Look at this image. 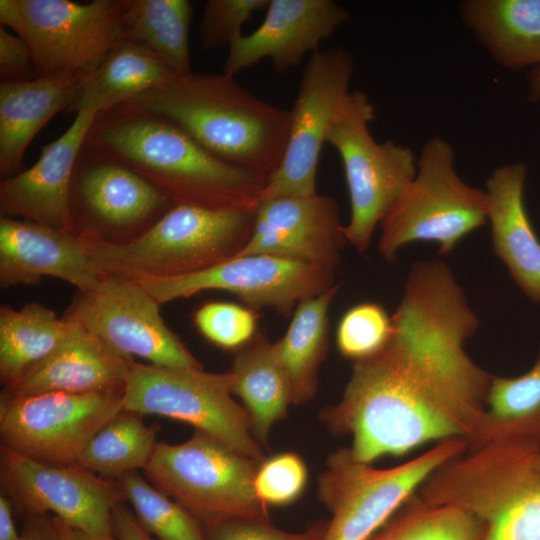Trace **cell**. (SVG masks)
Segmentation results:
<instances>
[{"instance_id": "1", "label": "cell", "mask_w": 540, "mask_h": 540, "mask_svg": "<svg viewBox=\"0 0 540 540\" xmlns=\"http://www.w3.org/2000/svg\"><path fill=\"white\" fill-rule=\"evenodd\" d=\"M484 404V386L473 373L392 334L381 351L354 362L340 401L319 415L333 434H350L353 457L371 464L434 440L468 442Z\"/></svg>"}, {"instance_id": "2", "label": "cell", "mask_w": 540, "mask_h": 540, "mask_svg": "<svg viewBox=\"0 0 540 540\" xmlns=\"http://www.w3.org/2000/svg\"><path fill=\"white\" fill-rule=\"evenodd\" d=\"M83 149L137 172L174 205L255 209L266 184L216 158L168 119L129 103L99 112Z\"/></svg>"}, {"instance_id": "3", "label": "cell", "mask_w": 540, "mask_h": 540, "mask_svg": "<svg viewBox=\"0 0 540 540\" xmlns=\"http://www.w3.org/2000/svg\"><path fill=\"white\" fill-rule=\"evenodd\" d=\"M176 124L216 158L266 181L287 144L289 110L226 73H191L125 102Z\"/></svg>"}, {"instance_id": "4", "label": "cell", "mask_w": 540, "mask_h": 540, "mask_svg": "<svg viewBox=\"0 0 540 540\" xmlns=\"http://www.w3.org/2000/svg\"><path fill=\"white\" fill-rule=\"evenodd\" d=\"M256 210L175 205L128 241H110L87 228L79 236L103 273L135 281L171 278L235 257L252 234Z\"/></svg>"}, {"instance_id": "5", "label": "cell", "mask_w": 540, "mask_h": 540, "mask_svg": "<svg viewBox=\"0 0 540 540\" xmlns=\"http://www.w3.org/2000/svg\"><path fill=\"white\" fill-rule=\"evenodd\" d=\"M539 448L490 442L468 449L421 486L430 504L456 505L485 523L482 540H540Z\"/></svg>"}, {"instance_id": "6", "label": "cell", "mask_w": 540, "mask_h": 540, "mask_svg": "<svg viewBox=\"0 0 540 540\" xmlns=\"http://www.w3.org/2000/svg\"><path fill=\"white\" fill-rule=\"evenodd\" d=\"M454 160L453 147L439 136L422 146L413 180L380 224L378 250L387 262L418 241L434 242L440 254H449L487 222L486 191L465 183Z\"/></svg>"}, {"instance_id": "7", "label": "cell", "mask_w": 540, "mask_h": 540, "mask_svg": "<svg viewBox=\"0 0 540 540\" xmlns=\"http://www.w3.org/2000/svg\"><path fill=\"white\" fill-rule=\"evenodd\" d=\"M375 110L368 96L350 91L339 106L326 143L343 163L350 200V219L343 225L347 243L365 252L377 226L394 207L417 171V159L406 146L378 143L369 124Z\"/></svg>"}, {"instance_id": "8", "label": "cell", "mask_w": 540, "mask_h": 540, "mask_svg": "<svg viewBox=\"0 0 540 540\" xmlns=\"http://www.w3.org/2000/svg\"><path fill=\"white\" fill-rule=\"evenodd\" d=\"M464 439H449L401 465L378 469L349 448L331 454L318 480V498L332 514L324 540H366L440 467L462 455Z\"/></svg>"}, {"instance_id": "9", "label": "cell", "mask_w": 540, "mask_h": 540, "mask_svg": "<svg viewBox=\"0 0 540 540\" xmlns=\"http://www.w3.org/2000/svg\"><path fill=\"white\" fill-rule=\"evenodd\" d=\"M259 464L200 430L185 442H158L144 469L146 479L201 524L269 515L256 496Z\"/></svg>"}, {"instance_id": "10", "label": "cell", "mask_w": 540, "mask_h": 540, "mask_svg": "<svg viewBox=\"0 0 540 540\" xmlns=\"http://www.w3.org/2000/svg\"><path fill=\"white\" fill-rule=\"evenodd\" d=\"M234 374L203 368L163 367L132 359L124 386L123 410L154 414L193 425L260 464L262 446L252 434L244 406L232 397Z\"/></svg>"}, {"instance_id": "11", "label": "cell", "mask_w": 540, "mask_h": 540, "mask_svg": "<svg viewBox=\"0 0 540 540\" xmlns=\"http://www.w3.org/2000/svg\"><path fill=\"white\" fill-rule=\"evenodd\" d=\"M125 0H0L1 26L28 44L36 78L91 76L123 40Z\"/></svg>"}, {"instance_id": "12", "label": "cell", "mask_w": 540, "mask_h": 540, "mask_svg": "<svg viewBox=\"0 0 540 540\" xmlns=\"http://www.w3.org/2000/svg\"><path fill=\"white\" fill-rule=\"evenodd\" d=\"M124 389L74 394L1 392V446L30 459L72 465L90 440L123 411Z\"/></svg>"}, {"instance_id": "13", "label": "cell", "mask_w": 540, "mask_h": 540, "mask_svg": "<svg viewBox=\"0 0 540 540\" xmlns=\"http://www.w3.org/2000/svg\"><path fill=\"white\" fill-rule=\"evenodd\" d=\"M158 301L138 282L103 273L78 291L62 318L97 336L126 358L163 367L203 368L162 319Z\"/></svg>"}, {"instance_id": "14", "label": "cell", "mask_w": 540, "mask_h": 540, "mask_svg": "<svg viewBox=\"0 0 540 540\" xmlns=\"http://www.w3.org/2000/svg\"><path fill=\"white\" fill-rule=\"evenodd\" d=\"M354 61L342 47L317 50L302 73L290 113L283 158L266 181L261 201L317 194L316 176L321 149L336 112L350 92Z\"/></svg>"}, {"instance_id": "15", "label": "cell", "mask_w": 540, "mask_h": 540, "mask_svg": "<svg viewBox=\"0 0 540 540\" xmlns=\"http://www.w3.org/2000/svg\"><path fill=\"white\" fill-rule=\"evenodd\" d=\"M1 493L24 517L53 514L93 535L113 538L112 510L125 502L117 480L76 465L42 463L0 446Z\"/></svg>"}, {"instance_id": "16", "label": "cell", "mask_w": 540, "mask_h": 540, "mask_svg": "<svg viewBox=\"0 0 540 540\" xmlns=\"http://www.w3.org/2000/svg\"><path fill=\"white\" fill-rule=\"evenodd\" d=\"M335 270L275 256L245 255L192 274L136 282L159 304L204 290H221L252 308L270 307L289 315L301 301L334 286Z\"/></svg>"}, {"instance_id": "17", "label": "cell", "mask_w": 540, "mask_h": 540, "mask_svg": "<svg viewBox=\"0 0 540 540\" xmlns=\"http://www.w3.org/2000/svg\"><path fill=\"white\" fill-rule=\"evenodd\" d=\"M78 232L92 229L107 240H131L175 205L127 166L83 149L71 190Z\"/></svg>"}, {"instance_id": "18", "label": "cell", "mask_w": 540, "mask_h": 540, "mask_svg": "<svg viewBox=\"0 0 540 540\" xmlns=\"http://www.w3.org/2000/svg\"><path fill=\"white\" fill-rule=\"evenodd\" d=\"M347 240L329 195L261 201L252 234L236 256L269 255L336 269Z\"/></svg>"}, {"instance_id": "19", "label": "cell", "mask_w": 540, "mask_h": 540, "mask_svg": "<svg viewBox=\"0 0 540 540\" xmlns=\"http://www.w3.org/2000/svg\"><path fill=\"white\" fill-rule=\"evenodd\" d=\"M97 114L91 110L77 113L60 137L42 147L30 168L1 180L2 216L79 233L72 210V182L79 154Z\"/></svg>"}, {"instance_id": "20", "label": "cell", "mask_w": 540, "mask_h": 540, "mask_svg": "<svg viewBox=\"0 0 540 540\" xmlns=\"http://www.w3.org/2000/svg\"><path fill=\"white\" fill-rule=\"evenodd\" d=\"M349 17L332 0H269L261 25L228 48L223 72L234 76L269 59L275 71L285 73L319 50Z\"/></svg>"}, {"instance_id": "21", "label": "cell", "mask_w": 540, "mask_h": 540, "mask_svg": "<svg viewBox=\"0 0 540 540\" xmlns=\"http://www.w3.org/2000/svg\"><path fill=\"white\" fill-rule=\"evenodd\" d=\"M101 272L90 259L79 233L23 219L0 218V286L38 285L49 276L78 291L92 288Z\"/></svg>"}, {"instance_id": "22", "label": "cell", "mask_w": 540, "mask_h": 540, "mask_svg": "<svg viewBox=\"0 0 540 540\" xmlns=\"http://www.w3.org/2000/svg\"><path fill=\"white\" fill-rule=\"evenodd\" d=\"M527 166L497 167L486 181L487 222L496 256L532 302L540 304V239L524 204Z\"/></svg>"}, {"instance_id": "23", "label": "cell", "mask_w": 540, "mask_h": 540, "mask_svg": "<svg viewBox=\"0 0 540 540\" xmlns=\"http://www.w3.org/2000/svg\"><path fill=\"white\" fill-rule=\"evenodd\" d=\"M72 324L68 337L51 355L26 371L12 388L2 392L20 396L123 390L133 358L120 355L94 334Z\"/></svg>"}, {"instance_id": "24", "label": "cell", "mask_w": 540, "mask_h": 540, "mask_svg": "<svg viewBox=\"0 0 540 540\" xmlns=\"http://www.w3.org/2000/svg\"><path fill=\"white\" fill-rule=\"evenodd\" d=\"M90 76L61 75L0 85V173L15 174L37 133L69 109Z\"/></svg>"}, {"instance_id": "25", "label": "cell", "mask_w": 540, "mask_h": 540, "mask_svg": "<svg viewBox=\"0 0 540 540\" xmlns=\"http://www.w3.org/2000/svg\"><path fill=\"white\" fill-rule=\"evenodd\" d=\"M460 15L501 66L540 65V0H467Z\"/></svg>"}, {"instance_id": "26", "label": "cell", "mask_w": 540, "mask_h": 540, "mask_svg": "<svg viewBox=\"0 0 540 540\" xmlns=\"http://www.w3.org/2000/svg\"><path fill=\"white\" fill-rule=\"evenodd\" d=\"M178 76L147 47L128 40L118 42L89 77L70 113H97L161 87Z\"/></svg>"}, {"instance_id": "27", "label": "cell", "mask_w": 540, "mask_h": 540, "mask_svg": "<svg viewBox=\"0 0 540 540\" xmlns=\"http://www.w3.org/2000/svg\"><path fill=\"white\" fill-rule=\"evenodd\" d=\"M231 372L233 395L244 403L252 422V434L268 446L272 426L284 419L292 404L287 374L275 352L274 343L261 335L236 350Z\"/></svg>"}, {"instance_id": "28", "label": "cell", "mask_w": 540, "mask_h": 540, "mask_svg": "<svg viewBox=\"0 0 540 540\" xmlns=\"http://www.w3.org/2000/svg\"><path fill=\"white\" fill-rule=\"evenodd\" d=\"M508 442L540 449V347L532 367L516 377L492 376L473 449Z\"/></svg>"}, {"instance_id": "29", "label": "cell", "mask_w": 540, "mask_h": 540, "mask_svg": "<svg viewBox=\"0 0 540 540\" xmlns=\"http://www.w3.org/2000/svg\"><path fill=\"white\" fill-rule=\"evenodd\" d=\"M340 284L301 301L275 352L291 387L292 404L311 400L318 388V374L328 349L329 308Z\"/></svg>"}, {"instance_id": "30", "label": "cell", "mask_w": 540, "mask_h": 540, "mask_svg": "<svg viewBox=\"0 0 540 540\" xmlns=\"http://www.w3.org/2000/svg\"><path fill=\"white\" fill-rule=\"evenodd\" d=\"M73 324L43 305L16 310L0 307V380L12 388L23 374L51 355L68 337Z\"/></svg>"}, {"instance_id": "31", "label": "cell", "mask_w": 540, "mask_h": 540, "mask_svg": "<svg viewBox=\"0 0 540 540\" xmlns=\"http://www.w3.org/2000/svg\"><path fill=\"white\" fill-rule=\"evenodd\" d=\"M193 7L188 0H125L123 40L141 44L178 76L192 73L189 31Z\"/></svg>"}, {"instance_id": "32", "label": "cell", "mask_w": 540, "mask_h": 540, "mask_svg": "<svg viewBox=\"0 0 540 540\" xmlns=\"http://www.w3.org/2000/svg\"><path fill=\"white\" fill-rule=\"evenodd\" d=\"M143 416L122 411L90 440L73 465L116 480L145 469L157 445L160 425H146Z\"/></svg>"}, {"instance_id": "33", "label": "cell", "mask_w": 540, "mask_h": 540, "mask_svg": "<svg viewBox=\"0 0 540 540\" xmlns=\"http://www.w3.org/2000/svg\"><path fill=\"white\" fill-rule=\"evenodd\" d=\"M485 530L481 519L461 507L411 496L366 540H482Z\"/></svg>"}, {"instance_id": "34", "label": "cell", "mask_w": 540, "mask_h": 540, "mask_svg": "<svg viewBox=\"0 0 540 540\" xmlns=\"http://www.w3.org/2000/svg\"><path fill=\"white\" fill-rule=\"evenodd\" d=\"M116 480L139 524L157 540H207L200 521L136 471Z\"/></svg>"}, {"instance_id": "35", "label": "cell", "mask_w": 540, "mask_h": 540, "mask_svg": "<svg viewBox=\"0 0 540 540\" xmlns=\"http://www.w3.org/2000/svg\"><path fill=\"white\" fill-rule=\"evenodd\" d=\"M393 332L392 317L375 302H362L349 308L336 330V344L346 358L359 361L381 351Z\"/></svg>"}, {"instance_id": "36", "label": "cell", "mask_w": 540, "mask_h": 540, "mask_svg": "<svg viewBox=\"0 0 540 540\" xmlns=\"http://www.w3.org/2000/svg\"><path fill=\"white\" fill-rule=\"evenodd\" d=\"M194 324L213 344L239 349L255 337L256 316L244 306L227 302L206 303L195 312Z\"/></svg>"}, {"instance_id": "37", "label": "cell", "mask_w": 540, "mask_h": 540, "mask_svg": "<svg viewBox=\"0 0 540 540\" xmlns=\"http://www.w3.org/2000/svg\"><path fill=\"white\" fill-rule=\"evenodd\" d=\"M307 469L303 460L294 453H280L264 459L258 466L254 488L258 499L268 505H287L303 492Z\"/></svg>"}, {"instance_id": "38", "label": "cell", "mask_w": 540, "mask_h": 540, "mask_svg": "<svg viewBox=\"0 0 540 540\" xmlns=\"http://www.w3.org/2000/svg\"><path fill=\"white\" fill-rule=\"evenodd\" d=\"M269 0H208L199 25L201 47L206 50L230 47L241 35L251 16L266 9Z\"/></svg>"}, {"instance_id": "39", "label": "cell", "mask_w": 540, "mask_h": 540, "mask_svg": "<svg viewBox=\"0 0 540 540\" xmlns=\"http://www.w3.org/2000/svg\"><path fill=\"white\" fill-rule=\"evenodd\" d=\"M202 525L207 540H324L328 521L312 522L300 532L279 529L269 515L235 517Z\"/></svg>"}, {"instance_id": "40", "label": "cell", "mask_w": 540, "mask_h": 540, "mask_svg": "<svg viewBox=\"0 0 540 540\" xmlns=\"http://www.w3.org/2000/svg\"><path fill=\"white\" fill-rule=\"evenodd\" d=\"M1 83L25 82L36 78L31 50L17 34L0 28Z\"/></svg>"}, {"instance_id": "41", "label": "cell", "mask_w": 540, "mask_h": 540, "mask_svg": "<svg viewBox=\"0 0 540 540\" xmlns=\"http://www.w3.org/2000/svg\"><path fill=\"white\" fill-rule=\"evenodd\" d=\"M112 530L116 540H157L142 528L124 502H119L112 510Z\"/></svg>"}, {"instance_id": "42", "label": "cell", "mask_w": 540, "mask_h": 540, "mask_svg": "<svg viewBox=\"0 0 540 540\" xmlns=\"http://www.w3.org/2000/svg\"><path fill=\"white\" fill-rule=\"evenodd\" d=\"M22 540H57V533L50 514L24 517L21 529Z\"/></svg>"}, {"instance_id": "43", "label": "cell", "mask_w": 540, "mask_h": 540, "mask_svg": "<svg viewBox=\"0 0 540 540\" xmlns=\"http://www.w3.org/2000/svg\"><path fill=\"white\" fill-rule=\"evenodd\" d=\"M0 540H22L13 518V505L8 497L0 494Z\"/></svg>"}, {"instance_id": "44", "label": "cell", "mask_w": 540, "mask_h": 540, "mask_svg": "<svg viewBox=\"0 0 540 540\" xmlns=\"http://www.w3.org/2000/svg\"><path fill=\"white\" fill-rule=\"evenodd\" d=\"M53 522L57 533V540H116L115 537L105 538L93 535L65 522L56 516H53Z\"/></svg>"}, {"instance_id": "45", "label": "cell", "mask_w": 540, "mask_h": 540, "mask_svg": "<svg viewBox=\"0 0 540 540\" xmlns=\"http://www.w3.org/2000/svg\"><path fill=\"white\" fill-rule=\"evenodd\" d=\"M528 97L532 101L540 99V65L532 68L528 75Z\"/></svg>"}, {"instance_id": "46", "label": "cell", "mask_w": 540, "mask_h": 540, "mask_svg": "<svg viewBox=\"0 0 540 540\" xmlns=\"http://www.w3.org/2000/svg\"><path fill=\"white\" fill-rule=\"evenodd\" d=\"M535 468L537 470V472L539 473L540 475V450L537 452L536 454V458H535Z\"/></svg>"}]
</instances>
